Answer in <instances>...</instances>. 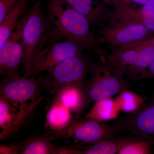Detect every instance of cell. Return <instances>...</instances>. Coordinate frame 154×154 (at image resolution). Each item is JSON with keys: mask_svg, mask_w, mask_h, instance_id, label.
Returning <instances> with one entry per match:
<instances>
[{"mask_svg": "<svg viewBox=\"0 0 154 154\" xmlns=\"http://www.w3.org/2000/svg\"><path fill=\"white\" fill-rule=\"evenodd\" d=\"M41 101L38 99L29 105H22L16 110L8 100L1 97L0 100V133L1 139L15 134L26 122V119Z\"/></svg>", "mask_w": 154, "mask_h": 154, "instance_id": "cell-11", "label": "cell"}, {"mask_svg": "<svg viewBox=\"0 0 154 154\" xmlns=\"http://www.w3.org/2000/svg\"><path fill=\"white\" fill-rule=\"evenodd\" d=\"M73 8L88 19L91 25H103L112 18V11L100 0H66Z\"/></svg>", "mask_w": 154, "mask_h": 154, "instance_id": "cell-13", "label": "cell"}, {"mask_svg": "<svg viewBox=\"0 0 154 154\" xmlns=\"http://www.w3.org/2000/svg\"><path fill=\"white\" fill-rule=\"evenodd\" d=\"M28 0H19L0 23V48L10 38L26 13Z\"/></svg>", "mask_w": 154, "mask_h": 154, "instance_id": "cell-14", "label": "cell"}, {"mask_svg": "<svg viewBox=\"0 0 154 154\" xmlns=\"http://www.w3.org/2000/svg\"><path fill=\"white\" fill-rule=\"evenodd\" d=\"M19 0H0V23Z\"/></svg>", "mask_w": 154, "mask_h": 154, "instance_id": "cell-24", "label": "cell"}, {"mask_svg": "<svg viewBox=\"0 0 154 154\" xmlns=\"http://www.w3.org/2000/svg\"><path fill=\"white\" fill-rule=\"evenodd\" d=\"M127 2L145 6L154 4V0H123Z\"/></svg>", "mask_w": 154, "mask_h": 154, "instance_id": "cell-26", "label": "cell"}, {"mask_svg": "<svg viewBox=\"0 0 154 154\" xmlns=\"http://www.w3.org/2000/svg\"><path fill=\"white\" fill-rule=\"evenodd\" d=\"M100 58V62L90 66L91 78L83 85L85 108L93 102L131 90L124 76L109 65L104 56Z\"/></svg>", "mask_w": 154, "mask_h": 154, "instance_id": "cell-2", "label": "cell"}, {"mask_svg": "<svg viewBox=\"0 0 154 154\" xmlns=\"http://www.w3.org/2000/svg\"><path fill=\"white\" fill-rule=\"evenodd\" d=\"M83 86H65L57 92V100L71 110L80 116L85 109Z\"/></svg>", "mask_w": 154, "mask_h": 154, "instance_id": "cell-16", "label": "cell"}, {"mask_svg": "<svg viewBox=\"0 0 154 154\" xmlns=\"http://www.w3.org/2000/svg\"><path fill=\"white\" fill-rule=\"evenodd\" d=\"M120 111L115 100L111 97L95 102L87 117L104 122L115 119Z\"/></svg>", "mask_w": 154, "mask_h": 154, "instance_id": "cell-18", "label": "cell"}, {"mask_svg": "<svg viewBox=\"0 0 154 154\" xmlns=\"http://www.w3.org/2000/svg\"><path fill=\"white\" fill-rule=\"evenodd\" d=\"M84 49L82 45L70 39L51 42L50 45L37 53L30 69L23 76L36 78L64 61L82 55Z\"/></svg>", "mask_w": 154, "mask_h": 154, "instance_id": "cell-7", "label": "cell"}, {"mask_svg": "<svg viewBox=\"0 0 154 154\" xmlns=\"http://www.w3.org/2000/svg\"><path fill=\"white\" fill-rule=\"evenodd\" d=\"M48 29L46 42L67 38L78 42L85 49L104 55L96 36L85 17L73 8L66 0H47Z\"/></svg>", "mask_w": 154, "mask_h": 154, "instance_id": "cell-1", "label": "cell"}, {"mask_svg": "<svg viewBox=\"0 0 154 154\" xmlns=\"http://www.w3.org/2000/svg\"><path fill=\"white\" fill-rule=\"evenodd\" d=\"M40 84L39 81L36 82V78L30 77L23 76L14 79H5L1 86V97L11 103L26 105L29 100L38 99L35 98Z\"/></svg>", "mask_w": 154, "mask_h": 154, "instance_id": "cell-10", "label": "cell"}, {"mask_svg": "<svg viewBox=\"0 0 154 154\" xmlns=\"http://www.w3.org/2000/svg\"><path fill=\"white\" fill-rule=\"evenodd\" d=\"M112 128L116 133L131 132L151 138L154 136V99L137 111L119 119Z\"/></svg>", "mask_w": 154, "mask_h": 154, "instance_id": "cell-9", "label": "cell"}, {"mask_svg": "<svg viewBox=\"0 0 154 154\" xmlns=\"http://www.w3.org/2000/svg\"><path fill=\"white\" fill-rule=\"evenodd\" d=\"M148 137L140 135L132 134L124 137L108 139L93 144L85 151H80V154H116L127 144L140 138Z\"/></svg>", "mask_w": 154, "mask_h": 154, "instance_id": "cell-15", "label": "cell"}, {"mask_svg": "<svg viewBox=\"0 0 154 154\" xmlns=\"http://www.w3.org/2000/svg\"><path fill=\"white\" fill-rule=\"evenodd\" d=\"M21 40L20 31L17 29L0 48V72L5 79H14L20 77L19 71L23 56Z\"/></svg>", "mask_w": 154, "mask_h": 154, "instance_id": "cell-12", "label": "cell"}, {"mask_svg": "<svg viewBox=\"0 0 154 154\" xmlns=\"http://www.w3.org/2000/svg\"><path fill=\"white\" fill-rule=\"evenodd\" d=\"M145 97L126 90L120 93L115 99L120 111L131 113L144 105Z\"/></svg>", "mask_w": 154, "mask_h": 154, "instance_id": "cell-19", "label": "cell"}, {"mask_svg": "<svg viewBox=\"0 0 154 154\" xmlns=\"http://www.w3.org/2000/svg\"><path fill=\"white\" fill-rule=\"evenodd\" d=\"M50 137L33 139L27 142L20 149L19 153L23 154H49L56 153L57 149L52 146Z\"/></svg>", "mask_w": 154, "mask_h": 154, "instance_id": "cell-20", "label": "cell"}, {"mask_svg": "<svg viewBox=\"0 0 154 154\" xmlns=\"http://www.w3.org/2000/svg\"><path fill=\"white\" fill-rule=\"evenodd\" d=\"M154 144L150 138H140L127 144L119 152L118 154H151Z\"/></svg>", "mask_w": 154, "mask_h": 154, "instance_id": "cell-21", "label": "cell"}, {"mask_svg": "<svg viewBox=\"0 0 154 154\" xmlns=\"http://www.w3.org/2000/svg\"><path fill=\"white\" fill-rule=\"evenodd\" d=\"M154 79V60L143 73L138 76L134 81Z\"/></svg>", "mask_w": 154, "mask_h": 154, "instance_id": "cell-25", "label": "cell"}, {"mask_svg": "<svg viewBox=\"0 0 154 154\" xmlns=\"http://www.w3.org/2000/svg\"><path fill=\"white\" fill-rule=\"evenodd\" d=\"M138 10L142 24L149 30L154 32V4L142 6Z\"/></svg>", "mask_w": 154, "mask_h": 154, "instance_id": "cell-22", "label": "cell"}, {"mask_svg": "<svg viewBox=\"0 0 154 154\" xmlns=\"http://www.w3.org/2000/svg\"><path fill=\"white\" fill-rule=\"evenodd\" d=\"M116 133L112 126L103 122L87 117L81 119L76 115L72 118L65 129L58 132V135L93 144L113 137Z\"/></svg>", "mask_w": 154, "mask_h": 154, "instance_id": "cell-8", "label": "cell"}, {"mask_svg": "<svg viewBox=\"0 0 154 154\" xmlns=\"http://www.w3.org/2000/svg\"><path fill=\"white\" fill-rule=\"evenodd\" d=\"M72 119L71 110L57 99L50 107L46 116L47 125L58 132L65 129Z\"/></svg>", "mask_w": 154, "mask_h": 154, "instance_id": "cell-17", "label": "cell"}, {"mask_svg": "<svg viewBox=\"0 0 154 154\" xmlns=\"http://www.w3.org/2000/svg\"><path fill=\"white\" fill-rule=\"evenodd\" d=\"M106 5L112 6L114 7L116 4H118L121 0H100Z\"/></svg>", "mask_w": 154, "mask_h": 154, "instance_id": "cell-27", "label": "cell"}, {"mask_svg": "<svg viewBox=\"0 0 154 154\" xmlns=\"http://www.w3.org/2000/svg\"><path fill=\"white\" fill-rule=\"evenodd\" d=\"M153 32L128 17L113 15L109 25L103 26L96 37L99 44L108 45L113 49L150 38Z\"/></svg>", "mask_w": 154, "mask_h": 154, "instance_id": "cell-4", "label": "cell"}, {"mask_svg": "<svg viewBox=\"0 0 154 154\" xmlns=\"http://www.w3.org/2000/svg\"><path fill=\"white\" fill-rule=\"evenodd\" d=\"M104 57L113 69L134 80L143 73L154 60V47L112 50Z\"/></svg>", "mask_w": 154, "mask_h": 154, "instance_id": "cell-5", "label": "cell"}, {"mask_svg": "<svg viewBox=\"0 0 154 154\" xmlns=\"http://www.w3.org/2000/svg\"><path fill=\"white\" fill-rule=\"evenodd\" d=\"M148 46L154 47V36H152L150 38H147L144 40L135 42L132 43L124 45L116 48L115 49L119 50L129 49H132V48H140L148 47Z\"/></svg>", "mask_w": 154, "mask_h": 154, "instance_id": "cell-23", "label": "cell"}, {"mask_svg": "<svg viewBox=\"0 0 154 154\" xmlns=\"http://www.w3.org/2000/svg\"><path fill=\"white\" fill-rule=\"evenodd\" d=\"M90 66L82 55L71 58L46 72L40 82L53 92H58L67 86H83Z\"/></svg>", "mask_w": 154, "mask_h": 154, "instance_id": "cell-6", "label": "cell"}, {"mask_svg": "<svg viewBox=\"0 0 154 154\" xmlns=\"http://www.w3.org/2000/svg\"><path fill=\"white\" fill-rule=\"evenodd\" d=\"M151 139L152 140H153V141L154 142V136L153 137H152L151 138Z\"/></svg>", "mask_w": 154, "mask_h": 154, "instance_id": "cell-28", "label": "cell"}, {"mask_svg": "<svg viewBox=\"0 0 154 154\" xmlns=\"http://www.w3.org/2000/svg\"><path fill=\"white\" fill-rule=\"evenodd\" d=\"M17 28L21 33L23 47L22 64L25 73L30 69L36 54L45 45L48 22L42 11L41 2L37 1L30 11L24 14Z\"/></svg>", "mask_w": 154, "mask_h": 154, "instance_id": "cell-3", "label": "cell"}]
</instances>
